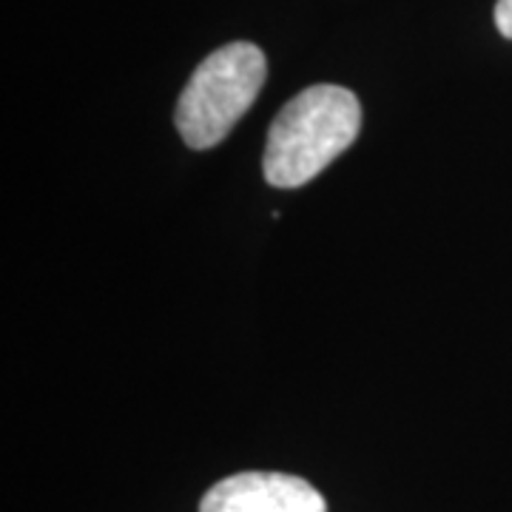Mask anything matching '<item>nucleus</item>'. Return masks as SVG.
<instances>
[{
    "mask_svg": "<svg viewBox=\"0 0 512 512\" xmlns=\"http://www.w3.org/2000/svg\"><path fill=\"white\" fill-rule=\"evenodd\" d=\"M362 128L359 97L333 83H316L288 100L274 117L262 171L276 188H299L319 177Z\"/></svg>",
    "mask_w": 512,
    "mask_h": 512,
    "instance_id": "nucleus-1",
    "label": "nucleus"
},
{
    "mask_svg": "<svg viewBox=\"0 0 512 512\" xmlns=\"http://www.w3.org/2000/svg\"><path fill=\"white\" fill-rule=\"evenodd\" d=\"M268 63L254 43H228L202 60L177 103V128L185 146H220L265 86Z\"/></svg>",
    "mask_w": 512,
    "mask_h": 512,
    "instance_id": "nucleus-2",
    "label": "nucleus"
},
{
    "mask_svg": "<svg viewBox=\"0 0 512 512\" xmlns=\"http://www.w3.org/2000/svg\"><path fill=\"white\" fill-rule=\"evenodd\" d=\"M200 512H328V504L305 478L251 470L217 481Z\"/></svg>",
    "mask_w": 512,
    "mask_h": 512,
    "instance_id": "nucleus-3",
    "label": "nucleus"
},
{
    "mask_svg": "<svg viewBox=\"0 0 512 512\" xmlns=\"http://www.w3.org/2000/svg\"><path fill=\"white\" fill-rule=\"evenodd\" d=\"M495 26L507 40H512V0H498L495 3Z\"/></svg>",
    "mask_w": 512,
    "mask_h": 512,
    "instance_id": "nucleus-4",
    "label": "nucleus"
}]
</instances>
